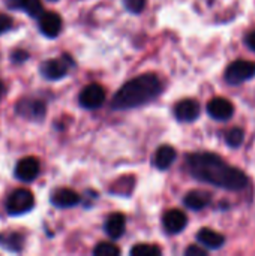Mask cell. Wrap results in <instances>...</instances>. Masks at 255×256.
I'll use <instances>...</instances> for the list:
<instances>
[{
	"mask_svg": "<svg viewBox=\"0 0 255 256\" xmlns=\"http://www.w3.org/2000/svg\"><path fill=\"white\" fill-rule=\"evenodd\" d=\"M39 160L36 158H24L15 166V177L24 183L33 182L39 176Z\"/></svg>",
	"mask_w": 255,
	"mask_h": 256,
	"instance_id": "9c48e42d",
	"label": "cell"
},
{
	"mask_svg": "<svg viewBox=\"0 0 255 256\" xmlns=\"http://www.w3.org/2000/svg\"><path fill=\"white\" fill-rule=\"evenodd\" d=\"M246 45H248L252 51H255V30L254 32H251V33L246 36Z\"/></svg>",
	"mask_w": 255,
	"mask_h": 256,
	"instance_id": "4316f807",
	"label": "cell"
},
{
	"mask_svg": "<svg viewBox=\"0 0 255 256\" xmlns=\"http://www.w3.org/2000/svg\"><path fill=\"white\" fill-rule=\"evenodd\" d=\"M3 94H5V84L0 81V100H2V98H3Z\"/></svg>",
	"mask_w": 255,
	"mask_h": 256,
	"instance_id": "83f0119b",
	"label": "cell"
},
{
	"mask_svg": "<svg viewBox=\"0 0 255 256\" xmlns=\"http://www.w3.org/2000/svg\"><path fill=\"white\" fill-rule=\"evenodd\" d=\"M105 102V90L99 84H89L80 93V105L87 110H96Z\"/></svg>",
	"mask_w": 255,
	"mask_h": 256,
	"instance_id": "8992f818",
	"label": "cell"
},
{
	"mask_svg": "<svg viewBox=\"0 0 255 256\" xmlns=\"http://www.w3.org/2000/svg\"><path fill=\"white\" fill-rule=\"evenodd\" d=\"M11 27H12V18L5 14H0V34L6 33Z\"/></svg>",
	"mask_w": 255,
	"mask_h": 256,
	"instance_id": "cb8c5ba5",
	"label": "cell"
},
{
	"mask_svg": "<svg viewBox=\"0 0 255 256\" xmlns=\"http://www.w3.org/2000/svg\"><path fill=\"white\" fill-rule=\"evenodd\" d=\"M17 112L30 120H42L45 116V105L41 100H21L17 105Z\"/></svg>",
	"mask_w": 255,
	"mask_h": 256,
	"instance_id": "7c38bea8",
	"label": "cell"
},
{
	"mask_svg": "<svg viewBox=\"0 0 255 256\" xmlns=\"http://www.w3.org/2000/svg\"><path fill=\"white\" fill-rule=\"evenodd\" d=\"M185 254L188 256H206V250L201 249L200 246H191V248L186 249Z\"/></svg>",
	"mask_w": 255,
	"mask_h": 256,
	"instance_id": "d4e9b609",
	"label": "cell"
},
{
	"mask_svg": "<svg viewBox=\"0 0 255 256\" xmlns=\"http://www.w3.org/2000/svg\"><path fill=\"white\" fill-rule=\"evenodd\" d=\"M35 206L33 194L27 189L14 190L6 200V212L12 216H20L30 212Z\"/></svg>",
	"mask_w": 255,
	"mask_h": 256,
	"instance_id": "3957f363",
	"label": "cell"
},
{
	"mask_svg": "<svg viewBox=\"0 0 255 256\" xmlns=\"http://www.w3.org/2000/svg\"><path fill=\"white\" fill-rule=\"evenodd\" d=\"M8 4L14 9H21L27 12L33 18H38L42 12L41 0H8Z\"/></svg>",
	"mask_w": 255,
	"mask_h": 256,
	"instance_id": "ac0fdd59",
	"label": "cell"
},
{
	"mask_svg": "<svg viewBox=\"0 0 255 256\" xmlns=\"http://www.w3.org/2000/svg\"><path fill=\"white\" fill-rule=\"evenodd\" d=\"M243 136H245V134H243V130H242L240 128H233V129H230V130L227 132L225 141H227V144H228L230 147L237 148V147L243 142Z\"/></svg>",
	"mask_w": 255,
	"mask_h": 256,
	"instance_id": "7402d4cb",
	"label": "cell"
},
{
	"mask_svg": "<svg viewBox=\"0 0 255 256\" xmlns=\"http://www.w3.org/2000/svg\"><path fill=\"white\" fill-rule=\"evenodd\" d=\"M51 202L59 208H69L80 202V195L71 189H57L51 195Z\"/></svg>",
	"mask_w": 255,
	"mask_h": 256,
	"instance_id": "5bb4252c",
	"label": "cell"
},
{
	"mask_svg": "<svg viewBox=\"0 0 255 256\" xmlns=\"http://www.w3.org/2000/svg\"><path fill=\"white\" fill-rule=\"evenodd\" d=\"M197 242L207 249H219L224 246L225 238H224V236H221L219 232H216L213 230L203 228L197 232Z\"/></svg>",
	"mask_w": 255,
	"mask_h": 256,
	"instance_id": "2e32d148",
	"label": "cell"
},
{
	"mask_svg": "<svg viewBox=\"0 0 255 256\" xmlns=\"http://www.w3.org/2000/svg\"><path fill=\"white\" fill-rule=\"evenodd\" d=\"M38 20H39V30L42 32L44 36L56 38L60 33V30H62V18L59 16L57 12H53V10L41 12Z\"/></svg>",
	"mask_w": 255,
	"mask_h": 256,
	"instance_id": "52a82bcc",
	"label": "cell"
},
{
	"mask_svg": "<svg viewBox=\"0 0 255 256\" xmlns=\"http://www.w3.org/2000/svg\"><path fill=\"white\" fill-rule=\"evenodd\" d=\"M174 116L182 123H191L200 116V104L194 99H183L174 106Z\"/></svg>",
	"mask_w": 255,
	"mask_h": 256,
	"instance_id": "30bf717a",
	"label": "cell"
},
{
	"mask_svg": "<svg viewBox=\"0 0 255 256\" xmlns=\"http://www.w3.org/2000/svg\"><path fill=\"white\" fill-rule=\"evenodd\" d=\"M125 228H126V218L122 213H113L105 220V232L113 240L120 238L125 234Z\"/></svg>",
	"mask_w": 255,
	"mask_h": 256,
	"instance_id": "4fadbf2b",
	"label": "cell"
},
{
	"mask_svg": "<svg viewBox=\"0 0 255 256\" xmlns=\"http://www.w3.org/2000/svg\"><path fill=\"white\" fill-rule=\"evenodd\" d=\"M27 57H29V54H27L26 51H15V52L12 54V60H14V62H17V63L24 62Z\"/></svg>",
	"mask_w": 255,
	"mask_h": 256,
	"instance_id": "484cf974",
	"label": "cell"
},
{
	"mask_svg": "<svg viewBox=\"0 0 255 256\" xmlns=\"http://www.w3.org/2000/svg\"><path fill=\"white\" fill-rule=\"evenodd\" d=\"M255 75V63L252 62H246V60H237L233 62L227 70H225V81L231 86L236 84H242L251 78H254Z\"/></svg>",
	"mask_w": 255,
	"mask_h": 256,
	"instance_id": "277c9868",
	"label": "cell"
},
{
	"mask_svg": "<svg viewBox=\"0 0 255 256\" xmlns=\"http://www.w3.org/2000/svg\"><path fill=\"white\" fill-rule=\"evenodd\" d=\"M132 256H158L161 255V249L153 244H137L131 249Z\"/></svg>",
	"mask_w": 255,
	"mask_h": 256,
	"instance_id": "ffe728a7",
	"label": "cell"
},
{
	"mask_svg": "<svg viewBox=\"0 0 255 256\" xmlns=\"http://www.w3.org/2000/svg\"><path fill=\"white\" fill-rule=\"evenodd\" d=\"M23 242H24V238L18 232H6V234L0 236V246L8 250H12V252L21 250Z\"/></svg>",
	"mask_w": 255,
	"mask_h": 256,
	"instance_id": "d6986e66",
	"label": "cell"
},
{
	"mask_svg": "<svg viewBox=\"0 0 255 256\" xmlns=\"http://www.w3.org/2000/svg\"><path fill=\"white\" fill-rule=\"evenodd\" d=\"M176 156H177L176 150L171 146H161L155 153V159H153L155 166L161 171L168 170L173 165V162L176 160Z\"/></svg>",
	"mask_w": 255,
	"mask_h": 256,
	"instance_id": "e0dca14e",
	"label": "cell"
},
{
	"mask_svg": "<svg viewBox=\"0 0 255 256\" xmlns=\"http://www.w3.org/2000/svg\"><path fill=\"white\" fill-rule=\"evenodd\" d=\"M123 3H125V8L132 14L143 12V9L146 6V0H123Z\"/></svg>",
	"mask_w": 255,
	"mask_h": 256,
	"instance_id": "603a6c76",
	"label": "cell"
},
{
	"mask_svg": "<svg viewBox=\"0 0 255 256\" xmlns=\"http://www.w3.org/2000/svg\"><path fill=\"white\" fill-rule=\"evenodd\" d=\"M207 112L212 118L225 122L233 117L234 114V106L228 99L224 98H215L207 104Z\"/></svg>",
	"mask_w": 255,
	"mask_h": 256,
	"instance_id": "ba28073f",
	"label": "cell"
},
{
	"mask_svg": "<svg viewBox=\"0 0 255 256\" xmlns=\"http://www.w3.org/2000/svg\"><path fill=\"white\" fill-rule=\"evenodd\" d=\"M186 166L197 180L227 190H242L248 186V177L239 168L213 153H191L186 156Z\"/></svg>",
	"mask_w": 255,
	"mask_h": 256,
	"instance_id": "6da1fadb",
	"label": "cell"
},
{
	"mask_svg": "<svg viewBox=\"0 0 255 256\" xmlns=\"http://www.w3.org/2000/svg\"><path fill=\"white\" fill-rule=\"evenodd\" d=\"M93 255L95 256H117L120 255V249L113 244V243H108V242H102L99 243L95 250H93Z\"/></svg>",
	"mask_w": 255,
	"mask_h": 256,
	"instance_id": "44dd1931",
	"label": "cell"
},
{
	"mask_svg": "<svg viewBox=\"0 0 255 256\" xmlns=\"http://www.w3.org/2000/svg\"><path fill=\"white\" fill-rule=\"evenodd\" d=\"M210 201H212V196H210L209 192H206V190H191V192L186 194V196L183 200V204L188 208H191L194 212H198V210L206 208L210 204Z\"/></svg>",
	"mask_w": 255,
	"mask_h": 256,
	"instance_id": "9a60e30c",
	"label": "cell"
},
{
	"mask_svg": "<svg viewBox=\"0 0 255 256\" xmlns=\"http://www.w3.org/2000/svg\"><path fill=\"white\" fill-rule=\"evenodd\" d=\"M186 224H188V218L180 210H170L162 218L164 230L168 234H179V232H182L185 230Z\"/></svg>",
	"mask_w": 255,
	"mask_h": 256,
	"instance_id": "8fae6325",
	"label": "cell"
},
{
	"mask_svg": "<svg viewBox=\"0 0 255 256\" xmlns=\"http://www.w3.org/2000/svg\"><path fill=\"white\" fill-rule=\"evenodd\" d=\"M161 81L155 74L140 75L123 84L122 88H119V92L111 100V108L123 111L146 105L153 100L161 93Z\"/></svg>",
	"mask_w": 255,
	"mask_h": 256,
	"instance_id": "7a4b0ae2",
	"label": "cell"
},
{
	"mask_svg": "<svg viewBox=\"0 0 255 256\" xmlns=\"http://www.w3.org/2000/svg\"><path fill=\"white\" fill-rule=\"evenodd\" d=\"M72 64H74V62H72V58L69 56H63V57H59V58H51V60H47V62L42 63L41 74L47 80H60L69 72Z\"/></svg>",
	"mask_w": 255,
	"mask_h": 256,
	"instance_id": "5b68a950",
	"label": "cell"
}]
</instances>
